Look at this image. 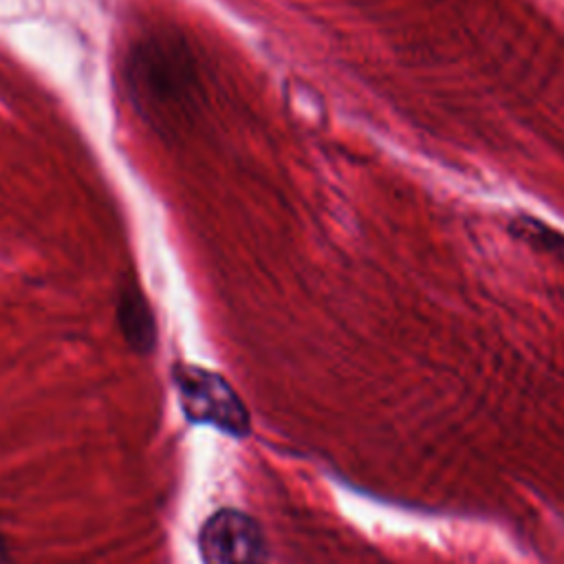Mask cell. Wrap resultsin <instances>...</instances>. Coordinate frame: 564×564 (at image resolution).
<instances>
[{
	"label": "cell",
	"instance_id": "cell-1",
	"mask_svg": "<svg viewBox=\"0 0 564 564\" xmlns=\"http://www.w3.org/2000/svg\"><path fill=\"white\" fill-rule=\"evenodd\" d=\"M172 379L183 414L194 425H212L234 438L251 434V416L225 377L192 364H176Z\"/></svg>",
	"mask_w": 564,
	"mask_h": 564
},
{
	"label": "cell",
	"instance_id": "cell-2",
	"mask_svg": "<svg viewBox=\"0 0 564 564\" xmlns=\"http://www.w3.org/2000/svg\"><path fill=\"white\" fill-rule=\"evenodd\" d=\"M198 551L203 564H271L260 524L231 507L214 511L203 522Z\"/></svg>",
	"mask_w": 564,
	"mask_h": 564
},
{
	"label": "cell",
	"instance_id": "cell-3",
	"mask_svg": "<svg viewBox=\"0 0 564 564\" xmlns=\"http://www.w3.org/2000/svg\"><path fill=\"white\" fill-rule=\"evenodd\" d=\"M187 59L174 44L165 42H145L134 55V79L139 90L145 95V101L156 108L174 106L187 93Z\"/></svg>",
	"mask_w": 564,
	"mask_h": 564
},
{
	"label": "cell",
	"instance_id": "cell-4",
	"mask_svg": "<svg viewBox=\"0 0 564 564\" xmlns=\"http://www.w3.org/2000/svg\"><path fill=\"white\" fill-rule=\"evenodd\" d=\"M117 319H119L123 337L137 352L145 355L154 348V341H156L154 319H152L148 302L139 293V289H126L121 293Z\"/></svg>",
	"mask_w": 564,
	"mask_h": 564
},
{
	"label": "cell",
	"instance_id": "cell-5",
	"mask_svg": "<svg viewBox=\"0 0 564 564\" xmlns=\"http://www.w3.org/2000/svg\"><path fill=\"white\" fill-rule=\"evenodd\" d=\"M509 231L518 238V240H524V242H531V245H538L546 251H553V253H564V236L555 234L553 229H549L546 225L538 223L535 218H513L509 223Z\"/></svg>",
	"mask_w": 564,
	"mask_h": 564
}]
</instances>
